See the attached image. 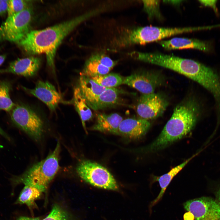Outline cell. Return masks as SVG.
I'll use <instances>...</instances> for the list:
<instances>
[{"instance_id": "7402d4cb", "label": "cell", "mask_w": 220, "mask_h": 220, "mask_svg": "<svg viewBox=\"0 0 220 220\" xmlns=\"http://www.w3.org/2000/svg\"><path fill=\"white\" fill-rule=\"evenodd\" d=\"M42 220H78L66 206L61 204H54L48 215Z\"/></svg>"}, {"instance_id": "1f68e13d", "label": "cell", "mask_w": 220, "mask_h": 220, "mask_svg": "<svg viewBox=\"0 0 220 220\" xmlns=\"http://www.w3.org/2000/svg\"><path fill=\"white\" fill-rule=\"evenodd\" d=\"M0 134L7 139L10 140V138L8 135L0 127Z\"/></svg>"}, {"instance_id": "e575fe53", "label": "cell", "mask_w": 220, "mask_h": 220, "mask_svg": "<svg viewBox=\"0 0 220 220\" xmlns=\"http://www.w3.org/2000/svg\"><path fill=\"white\" fill-rule=\"evenodd\" d=\"M2 147V146H1V145H0V148Z\"/></svg>"}, {"instance_id": "8992f818", "label": "cell", "mask_w": 220, "mask_h": 220, "mask_svg": "<svg viewBox=\"0 0 220 220\" xmlns=\"http://www.w3.org/2000/svg\"><path fill=\"white\" fill-rule=\"evenodd\" d=\"M13 123L36 141L40 140L43 131L42 120L31 108L20 103L15 104L10 112Z\"/></svg>"}, {"instance_id": "8fae6325", "label": "cell", "mask_w": 220, "mask_h": 220, "mask_svg": "<svg viewBox=\"0 0 220 220\" xmlns=\"http://www.w3.org/2000/svg\"><path fill=\"white\" fill-rule=\"evenodd\" d=\"M23 88L27 92L44 103L52 112L55 110L60 103L67 104L72 103L64 101L54 86L47 81H38L33 89H29L25 87Z\"/></svg>"}, {"instance_id": "5b68a950", "label": "cell", "mask_w": 220, "mask_h": 220, "mask_svg": "<svg viewBox=\"0 0 220 220\" xmlns=\"http://www.w3.org/2000/svg\"><path fill=\"white\" fill-rule=\"evenodd\" d=\"M76 170L80 178L92 185L106 190H119V185L112 174L105 167L97 163L83 160L78 164Z\"/></svg>"}, {"instance_id": "4316f807", "label": "cell", "mask_w": 220, "mask_h": 220, "mask_svg": "<svg viewBox=\"0 0 220 220\" xmlns=\"http://www.w3.org/2000/svg\"><path fill=\"white\" fill-rule=\"evenodd\" d=\"M199 1L204 6L212 8L215 13L218 14V10L216 6L217 0H199Z\"/></svg>"}, {"instance_id": "2e32d148", "label": "cell", "mask_w": 220, "mask_h": 220, "mask_svg": "<svg viewBox=\"0 0 220 220\" xmlns=\"http://www.w3.org/2000/svg\"><path fill=\"white\" fill-rule=\"evenodd\" d=\"M79 86L88 106L94 110L98 97L107 88L98 84L91 78L82 75L79 78Z\"/></svg>"}, {"instance_id": "5bb4252c", "label": "cell", "mask_w": 220, "mask_h": 220, "mask_svg": "<svg viewBox=\"0 0 220 220\" xmlns=\"http://www.w3.org/2000/svg\"><path fill=\"white\" fill-rule=\"evenodd\" d=\"M150 126L149 120L140 118H128L123 119L120 123L119 135L130 139H138L146 134Z\"/></svg>"}, {"instance_id": "44dd1931", "label": "cell", "mask_w": 220, "mask_h": 220, "mask_svg": "<svg viewBox=\"0 0 220 220\" xmlns=\"http://www.w3.org/2000/svg\"><path fill=\"white\" fill-rule=\"evenodd\" d=\"M43 193L38 189L32 186L25 185L16 202V204H25L30 210L36 207L35 201Z\"/></svg>"}, {"instance_id": "30bf717a", "label": "cell", "mask_w": 220, "mask_h": 220, "mask_svg": "<svg viewBox=\"0 0 220 220\" xmlns=\"http://www.w3.org/2000/svg\"><path fill=\"white\" fill-rule=\"evenodd\" d=\"M183 206L195 220H220V203L212 198L202 197L191 200Z\"/></svg>"}, {"instance_id": "ba28073f", "label": "cell", "mask_w": 220, "mask_h": 220, "mask_svg": "<svg viewBox=\"0 0 220 220\" xmlns=\"http://www.w3.org/2000/svg\"><path fill=\"white\" fill-rule=\"evenodd\" d=\"M165 78L159 71L140 70L124 77L123 84L134 88L142 94L155 93L165 82Z\"/></svg>"}, {"instance_id": "ffe728a7", "label": "cell", "mask_w": 220, "mask_h": 220, "mask_svg": "<svg viewBox=\"0 0 220 220\" xmlns=\"http://www.w3.org/2000/svg\"><path fill=\"white\" fill-rule=\"evenodd\" d=\"M121 93L120 90L116 88H107L98 97L94 110L102 109L117 105L120 101Z\"/></svg>"}, {"instance_id": "cb8c5ba5", "label": "cell", "mask_w": 220, "mask_h": 220, "mask_svg": "<svg viewBox=\"0 0 220 220\" xmlns=\"http://www.w3.org/2000/svg\"><path fill=\"white\" fill-rule=\"evenodd\" d=\"M91 78L99 85L107 88H115L123 84L124 79L120 74L114 73Z\"/></svg>"}, {"instance_id": "7c38bea8", "label": "cell", "mask_w": 220, "mask_h": 220, "mask_svg": "<svg viewBox=\"0 0 220 220\" xmlns=\"http://www.w3.org/2000/svg\"><path fill=\"white\" fill-rule=\"evenodd\" d=\"M117 63V61L112 60L104 53L96 52L86 61L81 75L91 77L106 75Z\"/></svg>"}, {"instance_id": "83f0119b", "label": "cell", "mask_w": 220, "mask_h": 220, "mask_svg": "<svg viewBox=\"0 0 220 220\" xmlns=\"http://www.w3.org/2000/svg\"><path fill=\"white\" fill-rule=\"evenodd\" d=\"M8 0H0V15H3L7 12Z\"/></svg>"}, {"instance_id": "f1b7e54d", "label": "cell", "mask_w": 220, "mask_h": 220, "mask_svg": "<svg viewBox=\"0 0 220 220\" xmlns=\"http://www.w3.org/2000/svg\"><path fill=\"white\" fill-rule=\"evenodd\" d=\"M183 219L184 220H194V218L191 212L188 211L184 214Z\"/></svg>"}, {"instance_id": "52a82bcc", "label": "cell", "mask_w": 220, "mask_h": 220, "mask_svg": "<svg viewBox=\"0 0 220 220\" xmlns=\"http://www.w3.org/2000/svg\"><path fill=\"white\" fill-rule=\"evenodd\" d=\"M33 16L31 6L13 16L7 17L0 27V42L18 43L30 31Z\"/></svg>"}, {"instance_id": "e0dca14e", "label": "cell", "mask_w": 220, "mask_h": 220, "mask_svg": "<svg viewBox=\"0 0 220 220\" xmlns=\"http://www.w3.org/2000/svg\"><path fill=\"white\" fill-rule=\"evenodd\" d=\"M123 120V117L117 113L98 114L96 123L91 130L119 135V128Z\"/></svg>"}, {"instance_id": "3957f363", "label": "cell", "mask_w": 220, "mask_h": 220, "mask_svg": "<svg viewBox=\"0 0 220 220\" xmlns=\"http://www.w3.org/2000/svg\"><path fill=\"white\" fill-rule=\"evenodd\" d=\"M205 29L204 27L164 28L153 26L123 28L116 38L118 46L121 49L136 45H144L157 42L172 36Z\"/></svg>"}, {"instance_id": "9c48e42d", "label": "cell", "mask_w": 220, "mask_h": 220, "mask_svg": "<svg viewBox=\"0 0 220 220\" xmlns=\"http://www.w3.org/2000/svg\"><path fill=\"white\" fill-rule=\"evenodd\" d=\"M168 105L167 98L161 94H142L138 102L137 112L139 118L149 120L161 116Z\"/></svg>"}, {"instance_id": "d6a6232c", "label": "cell", "mask_w": 220, "mask_h": 220, "mask_svg": "<svg viewBox=\"0 0 220 220\" xmlns=\"http://www.w3.org/2000/svg\"><path fill=\"white\" fill-rule=\"evenodd\" d=\"M6 58V55L5 54H0V66L4 62Z\"/></svg>"}, {"instance_id": "484cf974", "label": "cell", "mask_w": 220, "mask_h": 220, "mask_svg": "<svg viewBox=\"0 0 220 220\" xmlns=\"http://www.w3.org/2000/svg\"><path fill=\"white\" fill-rule=\"evenodd\" d=\"M30 1L23 0H10L9 1L7 17L17 14L31 6Z\"/></svg>"}, {"instance_id": "6da1fadb", "label": "cell", "mask_w": 220, "mask_h": 220, "mask_svg": "<svg viewBox=\"0 0 220 220\" xmlns=\"http://www.w3.org/2000/svg\"><path fill=\"white\" fill-rule=\"evenodd\" d=\"M103 12L100 7L44 29L30 31L17 43L29 54H45L47 64L54 72L57 50L64 39L81 23Z\"/></svg>"}, {"instance_id": "f546056e", "label": "cell", "mask_w": 220, "mask_h": 220, "mask_svg": "<svg viewBox=\"0 0 220 220\" xmlns=\"http://www.w3.org/2000/svg\"><path fill=\"white\" fill-rule=\"evenodd\" d=\"M183 1L182 0H169V1H164V3H169L170 4L173 5L175 6H178Z\"/></svg>"}, {"instance_id": "ac0fdd59", "label": "cell", "mask_w": 220, "mask_h": 220, "mask_svg": "<svg viewBox=\"0 0 220 220\" xmlns=\"http://www.w3.org/2000/svg\"><path fill=\"white\" fill-rule=\"evenodd\" d=\"M72 100V103L80 118L84 129L87 133L86 122L92 119L93 114L79 86L74 89Z\"/></svg>"}, {"instance_id": "603a6c76", "label": "cell", "mask_w": 220, "mask_h": 220, "mask_svg": "<svg viewBox=\"0 0 220 220\" xmlns=\"http://www.w3.org/2000/svg\"><path fill=\"white\" fill-rule=\"evenodd\" d=\"M11 88V85L9 82L0 80V111L10 112L15 105L10 97Z\"/></svg>"}, {"instance_id": "7a4b0ae2", "label": "cell", "mask_w": 220, "mask_h": 220, "mask_svg": "<svg viewBox=\"0 0 220 220\" xmlns=\"http://www.w3.org/2000/svg\"><path fill=\"white\" fill-rule=\"evenodd\" d=\"M201 112V106L195 98L184 99L176 106L160 134L147 147V150L163 148L186 136L193 129Z\"/></svg>"}, {"instance_id": "836d02e7", "label": "cell", "mask_w": 220, "mask_h": 220, "mask_svg": "<svg viewBox=\"0 0 220 220\" xmlns=\"http://www.w3.org/2000/svg\"><path fill=\"white\" fill-rule=\"evenodd\" d=\"M217 196L219 202L220 203V189L217 193Z\"/></svg>"}, {"instance_id": "d6986e66", "label": "cell", "mask_w": 220, "mask_h": 220, "mask_svg": "<svg viewBox=\"0 0 220 220\" xmlns=\"http://www.w3.org/2000/svg\"><path fill=\"white\" fill-rule=\"evenodd\" d=\"M193 157L188 159L182 163L173 168L167 173L160 176L156 177L154 178V181L159 182L161 189L156 198L149 205L150 211H151L152 207L161 200L167 186L174 177L182 169Z\"/></svg>"}, {"instance_id": "4fadbf2b", "label": "cell", "mask_w": 220, "mask_h": 220, "mask_svg": "<svg viewBox=\"0 0 220 220\" xmlns=\"http://www.w3.org/2000/svg\"><path fill=\"white\" fill-rule=\"evenodd\" d=\"M41 63V59L35 57L18 58L10 63L6 68L0 70V73H11L25 77L35 75Z\"/></svg>"}, {"instance_id": "9a60e30c", "label": "cell", "mask_w": 220, "mask_h": 220, "mask_svg": "<svg viewBox=\"0 0 220 220\" xmlns=\"http://www.w3.org/2000/svg\"><path fill=\"white\" fill-rule=\"evenodd\" d=\"M157 42L164 49L168 50L192 49L209 52L212 49L210 43L196 39L175 37Z\"/></svg>"}, {"instance_id": "d4e9b609", "label": "cell", "mask_w": 220, "mask_h": 220, "mask_svg": "<svg viewBox=\"0 0 220 220\" xmlns=\"http://www.w3.org/2000/svg\"><path fill=\"white\" fill-rule=\"evenodd\" d=\"M160 1L143 0V8L149 20L163 19L160 9Z\"/></svg>"}, {"instance_id": "277c9868", "label": "cell", "mask_w": 220, "mask_h": 220, "mask_svg": "<svg viewBox=\"0 0 220 220\" xmlns=\"http://www.w3.org/2000/svg\"><path fill=\"white\" fill-rule=\"evenodd\" d=\"M61 145L58 141L54 150L45 159L34 164L21 175L12 179L14 184H24L43 193L46 190L59 169Z\"/></svg>"}, {"instance_id": "4dcf8cb0", "label": "cell", "mask_w": 220, "mask_h": 220, "mask_svg": "<svg viewBox=\"0 0 220 220\" xmlns=\"http://www.w3.org/2000/svg\"><path fill=\"white\" fill-rule=\"evenodd\" d=\"M17 220H41L39 218H30L25 216L20 217Z\"/></svg>"}]
</instances>
